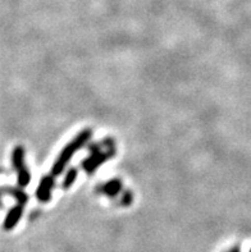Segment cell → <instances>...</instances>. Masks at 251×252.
Wrapping results in <instances>:
<instances>
[{
  "mask_svg": "<svg viewBox=\"0 0 251 252\" xmlns=\"http://www.w3.org/2000/svg\"><path fill=\"white\" fill-rule=\"evenodd\" d=\"M91 136H92V131L91 129H89V128H87V129H83L81 133L77 134V137H74L73 140L71 141L70 144H68L67 146L64 147L63 150L61 151L59 157L57 158L55 163L53 164V166H51V176L53 177L61 176L62 173L64 172V168H66L67 164L70 163L71 158L73 157L74 154L80 150L81 147H83L87 142H89Z\"/></svg>",
  "mask_w": 251,
  "mask_h": 252,
  "instance_id": "obj_1",
  "label": "cell"
},
{
  "mask_svg": "<svg viewBox=\"0 0 251 252\" xmlns=\"http://www.w3.org/2000/svg\"><path fill=\"white\" fill-rule=\"evenodd\" d=\"M114 149H109L107 151H98V153H92L87 159H85L81 164V168L85 169L89 174H92L98 169L99 166H102L103 164L108 159L114 157Z\"/></svg>",
  "mask_w": 251,
  "mask_h": 252,
  "instance_id": "obj_2",
  "label": "cell"
},
{
  "mask_svg": "<svg viewBox=\"0 0 251 252\" xmlns=\"http://www.w3.org/2000/svg\"><path fill=\"white\" fill-rule=\"evenodd\" d=\"M55 177L45 176L38 185L37 191H36V197L40 202H48L51 197V191L55 185Z\"/></svg>",
  "mask_w": 251,
  "mask_h": 252,
  "instance_id": "obj_3",
  "label": "cell"
},
{
  "mask_svg": "<svg viewBox=\"0 0 251 252\" xmlns=\"http://www.w3.org/2000/svg\"><path fill=\"white\" fill-rule=\"evenodd\" d=\"M23 213V206L22 205H17L13 209H10L8 215H6L5 220H4V229L5 230H12L13 228L16 227L17 223L19 221Z\"/></svg>",
  "mask_w": 251,
  "mask_h": 252,
  "instance_id": "obj_4",
  "label": "cell"
},
{
  "mask_svg": "<svg viewBox=\"0 0 251 252\" xmlns=\"http://www.w3.org/2000/svg\"><path fill=\"white\" fill-rule=\"evenodd\" d=\"M122 191V182L121 179H110L109 182L104 183L100 187V192L109 197H115V196Z\"/></svg>",
  "mask_w": 251,
  "mask_h": 252,
  "instance_id": "obj_5",
  "label": "cell"
},
{
  "mask_svg": "<svg viewBox=\"0 0 251 252\" xmlns=\"http://www.w3.org/2000/svg\"><path fill=\"white\" fill-rule=\"evenodd\" d=\"M12 164L13 168L17 170L25 166V149L23 147L18 146L14 149L12 155Z\"/></svg>",
  "mask_w": 251,
  "mask_h": 252,
  "instance_id": "obj_6",
  "label": "cell"
},
{
  "mask_svg": "<svg viewBox=\"0 0 251 252\" xmlns=\"http://www.w3.org/2000/svg\"><path fill=\"white\" fill-rule=\"evenodd\" d=\"M77 176H78V170H77L76 168H71V169L66 173V176H64V181L63 183H62V187H63L64 189H70L71 186L76 182Z\"/></svg>",
  "mask_w": 251,
  "mask_h": 252,
  "instance_id": "obj_7",
  "label": "cell"
},
{
  "mask_svg": "<svg viewBox=\"0 0 251 252\" xmlns=\"http://www.w3.org/2000/svg\"><path fill=\"white\" fill-rule=\"evenodd\" d=\"M31 181V176H30L29 169L26 166H22L21 169H18V185L19 187H26Z\"/></svg>",
  "mask_w": 251,
  "mask_h": 252,
  "instance_id": "obj_8",
  "label": "cell"
},
{
  "mask_svg": "<svg viewBox=\"0 0 251 252\" xmlns=\"http://www.w3.org/2000/svg\"><path fill=\"white\" fill-rule=\"evenodd\" d=\"M132 193H131L130 191H127L126 193H124V197H123V201H122V205H126V206H128V205L132 202Z\"/></svg>",
  "mask_w": 251,
  "mask_h": 252,
  "instance_id": "obj_9",
  "label": "cell"
},
{
  "mask_svg": "<svg viewBox=\"0 0 251 252\" xmlns=\"http://www.w3.org/2000/svg\"><path fill=\"white\" fill-rule=\"evenodd\" d=\"M229 252H240V249L239 247H235V249H232Z\"/></svg>",
  "mask_w": 251,
  "mask_h": 252,
  "instance_id": "obj_10",
  "label": "cell"
},
{
  "mask_svg": "<svg viewBox=\"0 0 251 252\" xmlns=\"http://www.w3.org/2000/svg\"><path fill=\"white\" fill-rule=\"evenodd\" d=\"M250 252H251V250H250Z\"/></svg>",
  "mask_w": 251,
  "mask_h": 252,
  "instance_id": "obj_11",
  "label": "cell"
}]
</instances>
